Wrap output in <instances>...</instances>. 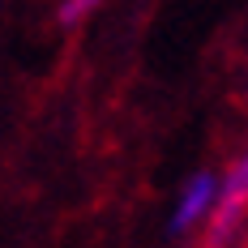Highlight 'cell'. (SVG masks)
Wrapping results in <instances>:
<instances>
[{"instance_id": "obj_3", "label": "cell", "mask_w": 248, "mask_h": 248, "mask_svg": "<svg viewBox=\"0 0 248 248\" xmlns=\"http://www.w3.org/2000/svg\"><path fill=\"white\" fill-rule=\"evenodd\" d=\"M99 4H103V0H64V4H60V22H64V26H77L81 17H90Z\"/></svg>"}, {"instance_id": "obj_1", "label": "cell", "mask_w": 248, "mask_h": 248, "mask_svg": "<svg viewBox=\"0 0 248 248\" xmlns=\"http://www.w3.org/2000/svg\"><path fill=\"white\" fill-rule=\"evenodd\" d=\"M248 210V154L227 171V180L214 193V205H210V231H205V248H227L231 235L240 231Z\"/></svg>"}, {"instance_id": "obj_2", "label": "cell", "mask_w": 248, "mask_h": 248, "mask_svg": "<svg viewBox=\"0 0 248 248\" xmlns=\"http://www.w3.org/2000/svg\"><path fill=\"white\" fill-rule=\"evenodd\" d=\"M214 193H218V180H214L210 171H197L188 184H184L180 205H175V214H171V231H175V235H180V231H188L197 218H205V214H210Z\"/></svg>"}]
</instances>
